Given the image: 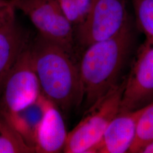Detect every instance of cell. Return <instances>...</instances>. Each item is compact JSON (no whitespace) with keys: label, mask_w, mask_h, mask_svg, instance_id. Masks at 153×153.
I'll return each instance as SVG.
<instances>
[{"label":"cell","mask_w":153,"mask_h":153,"mask_svg":"<svg viewBox=\"0 0 153 153\" xmlns=\"http://www.w3.org/2000/svg\"><path fill=\"white\" fill-rule=\"evenodd\" d=\"M135 25L131 16L115 35L86 48L78 65L86 112L123 81L120 78L135 47Z\"/></svg>","instance_id":"cell-1"},{"label":"cell","mask_w":153,"mask_h":153,"mask_svg":"<svg viewBox=\"0 0 153 153\" xmlns=\"http://www.w3.org/2000/svg\"><path fill=\"white\" fill-rule=\"evenodd\" d=\"M30 48L42 93L64 112L79 105L83 94L79 68L71 55L39 33Z\"/></svg>","instance_id":"cell-2"},{"label":"cell","mask_w":153,"mask_h":153,"mask_svg":"<svg viewBox=\"0 0 153 153\" xmlns=\"http://www.w3.org/2000/svg\"><path fill=\"white\" fill-rule=\"evenodd\" d=\"M125 79L86 111L85 117L68 133L64 153H97L107 126L119 113Z\"/></svg>","instance_id":"cell-3"},{"label":"cell","mask_w":153,"mask_h":153,"mask_svg":"<svg viewBox=\"0 0 153 153\" xmlns=\"http://www.w3.org/2000/svg\"><path fill=\"white\" fill-rule=\"evenodd\" d=\"M126 0H91L88 14L78 25L76 38L85 48L119 33L131 18Z\"/></svg>","instance_id":"cell-4"},{"label":"cell","mask_w":153,"mask_h":153,"mask_svg":"<svg viewBox=\"0 0 153 153\" xmlns=\"http://www.w3.org/2000/svg\"><path fill=\"white\" fill-rule=\"evenodd\" d=\"M16 9L28 17L39 34L71 55L74 43L72 24L57 0H10Z\"/></svg>","instance_id":"cell-5"},{"label":"cell","mask_w":153,"mask_h":153,"mask_svg":"<svg viewBox=\"0 0 153 153\" xmlns=\"http://www.w3.org/2000/svg\"><path fill=\"white\" fill-rule=\"evenodd\" d=\"M41 93L28 43L18 56L4 85L0 95V114L7 115L21 110L33 102Z\"/></svg>","instance_id":"cell-6"},{"label":"cell","mask_w":153,"mask_h":153,"mask_svg":"<svg viewBox=\"0 0 153 153\" xmlns=\"http://www.w3.org/2000/svg\"><path fill=\"white\" fill-rule=\"evenodd\" d=\"M153 102V44L145 42L125 79L119 112L135 111Z\"/></svg>","instance_id":"cell-7"},{"label":"cell","mask_w":153,"mask_h":153,"mask_svg":"<svg viewBox=\"0 0 153 153\" xmlns=\"http://www.w3.org/2000/svg\"><path fill=\"white\" fill-rule=\"evenodd\" d=\"M143 108L119 112L107 126L97 153H129L136 136L137 120Z\"/></svg>","instance_id":"cell-8"},{"label":"cell","mask_w":153,"mask_h":153,"mask_svg":"<svg viewBox=\"0 0 153 153\" xmlns=\"http://www.w3.org/2000/svg\"><path fill=\"white\" fill-rule=\"evenodd\" d=\"M68 134L60 109L51 102L38 130L35 146V153L62 152Z\"/></svg>","instance_id":"cell-9"},{"label":"cell","mask_w":153,"mask_h":153,"mask_svg":"<svg viewBox=\"0 0 153 153\" xmlns=\"http://www.w3.org/2000/svg\"><path fill=\"white\" fill-rule=\"evenodd\" d=\"M28 43L16 16L0 30V95L11 68Z\"/></svg>","instance_id":"cell-10"},{"label":"cell","mask_w":153,"mask_h":153,"mask_svg":"<svg viewBox=\"0 0 153 153\" xmlns=\"http://www.w3.org/2000/svg\"><path fill=\"white\" fill-rule=\"evenodd\" d=\"M50 103L51 101L41 93L33 102L25 108L7 115L2 114L11 123L25 141L34 150L39 127Z\"/></svg>","instance_id":"cell-11"},{"label":"cell","mask_w":153,"mask_h":153,"mask_svg":"<svg viewBox=\"0 0 153 153\" xmlns=\"http://www.w3.org/2000/svg\"><path fill=\"white\" fill-rule=\"evenodd\" d=\"M35 153L11 123L0 114V153Z\"/></svg>","instance_id":"cell-12"},{"label":"cell","mask_w":153,"mask_h":153,"mask_svg":"<svg viewBox=\"0 0 153 153\" xmlns=\"http://www.w3.org/2000/svg\"><path fill=\"white\" fill-rule=\"evenodd\" d=\"M153 141V102L144 107L137 120L136 136L129 153H141Z\"/></svg>","instance_id":"cell-13"},{"label":"cell","mask_w":153,"mask_h":153,"mask_svg":"<svg viewBox=\"0 0 153 153\" xmlns=\"http://www.w3.org/2000/svg\"><path fill=\"white\" fill-rule=\"evenodd\" d=\"M136 26L153 44V0H131Z\"/></svg>","instance_id":"cell-14"},{"label":"cell","mask_w":153,"mask_h":153,"mask_svg":"<svg viewBox=\"0 0 153 153\" xmlns=\"http://www.w3.org/2000/svg\"><path fill=\"white\" fill-rule=\"evenodd\" d=\"M61 9L72 25H79L81 16L76 0H57Z\"/></svg>","instance_id":"cell-15"},{"label":"cell","mask_w":153,"mask_h":153,"mask_svg":"<svg viewBox=\"0 0 153 153\" xmlns=\"http://www.w3.org/2000/svg\"><path fill=\"white\" fill-rule=\"evenodd\" d=\"M76 1L81 14V19H82L81 22H82L88 14L91 0H76Z\"/></svg>","instance_id":"cell-16"},{"label":"cell","mask_w":153,"mask_h":153,"mask_svg":"<svg viewBox=\"0 0 153 153\" xmlns=\"http://www.w3.org/2000/svg\"><path fill=\"white\" fill-rule=\"evenodd\" d=\"M141 153H153V141L148 143L147 145L143 148L141 151Z\"/></svg>","instance_id":"cell-17"},{"label":"cell","mask_w":153,"mask_h":153,"mask_svg":"<svg viewBox=\"0 0 153 153\" xmlns=\"http://www.w3.org/2000/svg\"><path fill=\"white\" fill-rule=\"evenodd\" d=\"M11 5L10 0H0V9Z\"/></svg>","instance_id":"cell-18"},{"label":"cell","mask_w":153,"mask_h":153,"mask_svg":"<svg viewBox=\"0 0 153 153\" xmlns=\"http://www.w3.org/2000/svg\"><path fill=\"white\" fill-rule=\"evenodd\" d=\"M11 20H10V21H11ZM8 22H7V23H8ZM7 23H6V24H4V25H0V30H1V28H2L3 27H4V26H5V25H6V24H7Z\"/></svg>","instance_id":"cell-19"}]
</instances>
